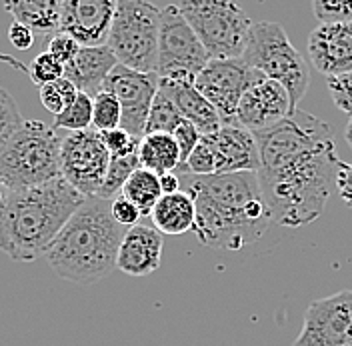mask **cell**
Here are the masks:
<instances>
[{
  "label": "cell",
  "instance_id": "obj_43",
  "mask_svg": "<svg viewBox=\"0 0 352 346\" xmlns=\"http://www.w3.org/2000/svg\"><path fill=\"white\" fill-rule=\"evenodd\" d=\"M344 136H346V142H349V147L352 149V116H351V120H349V125H346Z\"/></svg>",
  "mask_w": 352,
  "mask_h": 346
},
{
  "label": "cell",
  "instance_id": "obj_2",
  "mask_svg": "<svg viewBox=\"0 0 352 346\" xmlns=\"http://www.w3.org/2000/svg\"><path fill=\"white\" fill-rule=\"evenodd\" d=\"M186 193L197 206L192 233L204 246L242 250L261 240L274 224L256 173L190 176Z\"/></svg>",
  "mask_w": 352,
  "mask_h": 346
},
{
  "label": "cell",
  "instance_id": "obj_40",
  "mask_svg": "<svg viewBox=\"0 0 352 346\" xmlns=\"http://www.w3.org/2000/svg\"><path fill=\"white\" fill-rule=\"evenodd\" d=\"M8 41L19 50H28L34 44V32L28 30L26 26H22L21 22L14 21L8 28Z\"/></svg>",
  "mask_w": 352,
  "mask_h": 346
},
{
  "label": "cell",
  "instance_id": "obj_15",
  "mask_svg": "<svg viewBox=\"0 0 352 346\" xmlns=\"http://www.w3.org/2000/svg\"><path fill=\"white\" fill-rule=\"evenodd\" d=\"M114 0H65L60 8V32L80 46H104L114 19Z\"/></svg>",
  "mask_w": 352,
  "mask_h": 346
},
{
  "label": "cell",
  "instance_id": "obj_37",
  "mask_svg": "<svg viewBox=\"0 0 352 346\" xmlns=\"http://www.w3.org/2000/svg\"><path fill=\"white\" fill-rule=\"evenodd\" d=\"M173 138L176 140L178 151H180V164H184V162L188 160V156L192 154V151L198 147V142H200L202 134H200V132H198L190 122L182 120V122H180V127L175 130Z\"/></svg>",
  "mask_w": 352,
  "mask_h": 346
},
{
  "label": "cell",
  "instance_id": "obj_35",
  "mask_svg": "<svg viewBox=\"0 0 352 346\" xmlns=\"http://www.w3.org/2000/svg\"><path fill=\"white\" fill-rule=\"evenodd\" d=\"M80 48L82 46L65 32H56L54 36H50V41L46 44V52L50 56H54L63 66L70 65L76 58V54L80 52Z\"/></svg>",
  "mask_w": 352,
  "mask_h": 346
},
{
  "label": "cell",
  "instance_id": "obj_19",
  "mask_svg": "<svg viewBox=\"0 0 352 346\" xmlns=\"http://www.w3.org/2000/svg\"><path fill=\"white\" fill-rule=\"evenodd\" d=\"M118 66V61L109 46H82L76 58L65 66V78H68L78 92H85L88 96H96L110 72Z\"/></svg>",
  "mask_w": 352,
  "mask_h": 346
},
{
  "label": "cell",
  "instance_id": "obj_17",
  "mask_svg": "<svg viewBox=\"0 0 352 346\" xmlns=\"http://www.w3.org/2000/svg\"><path fill=\"white\" fill-rule=\"evenodd\" d=\"M217 156L219 174L258 173L261 154L252 132L239 125H222L219 132L202 136Z\"/></svg>",
  "mask_w": 352,
  "mask_h": 346
},
{
  "label": "cell",
  "instance_id": "obj_32",
  "mask_svg": "<svg viewBox=\"0 0 352 346\" xmlns=\"http://www.w3.org/2000/svg\"><path fill=\"white\" fill-rule=\"evenodd\" d=\"M312 10L320 24H352V0H314Z\"/></svg>",
  "mask_w": 352,
  "mask_h": 346
},
{
  "label": "cell",
  "instance_id": "obj_6",
  "mask_svg": "<svg viewBox=\"0 0 352 346\" xmlns=\"http://www.w3.org/2000/svg\"><path fill=\"white\" fill-rule=\"evenodd\" d=\"M242 61L263 76L278 83L290 96L292 112L307 94L310 70L302 54L288 41V34L278 22H256L250 26Z\"/></svg>",
  "mask_w": 352,
  "mask_h": 346
},
{
  "label": "cell",
  "instance_id": "obj_27",
  "mask_svg": "<svg viewBox=\"0 0 352 346\" xmlns=\"http://www.w3.org/2000/svg\"><path fill=\"white\" fill-rule=\"evenodd\" d=\"M92 127V96H88L85 92H78L76 100L68 107V109L54 116L52 129H65L70 132H85Z\"/></svg>",
  "mask_w": 352,
  "mask_h": 346
},
{
  "label": "cell",
  "instance_id": "obj_1",
  "mask_svg": "<svg viewBox=\"0 0 352 346\" xmlns=\"http://www.w3.org/2000/svg\"><path fill=\"white\" fill-rule=\"evenodd\" d=\"M254 138L261 154L256 174L274 222L286 228L314 222L327 206L340 162L332 127L298 109Z\"/></svg>",
  "mask_w": 352,
  "mask_h": 346
},
{
  "label": "cell",
  "instance_id": "obj_41",
  "mask_svg": "<svg viewBox=\"0 0 352 346\" xmlns=\"http://www.w3.org/2000/svg\"><path fill=\"white\" fill-rule=\"evenodd\" d=\"M158 180H160L162 195H175V193H180L182 182H180V176L176 173L162 174V176H158Z\"/></svg>",
  "mask_w": 352,
  "mask_h": 346
},
{
  "label": "cell",
  "instance_id": "obj_18",
  "mask_svg": "<svg viewBox=\"0 0 352 346\" xmlns=\"http://www.w3.org/2000/svg\"><path fill=\"white\" fill-rule=\"evenodd\" d=\"M162 235L146 224H136L126 230L120 242L116 268L129 277H148L158 270L162 260Z\"/></svg>",
  "mask_w": 352,
  "mask_h": 346
},
{
  "label": "cell",
  "instance_id": "obj_25",
  "mask_svg": "<svg viewBox=\"0 0 352 346\" xmlns=\"http://www.w3.org/2000/svg\"><path fill=\"white\" fill-rule=\"evenodd\" d=\"M184 118L170 100V96L158 87V92L154 96L153 109L146 120V134H175V130L180 127ZM144 134V136H146Z\"/></svg>",
  "mask_w": 352,
  "mask_h": 346
},
{
  "label": "cell",
  "instance_id": "obj_44",
  "mask_svg": "<svg viewBox=\"0 0 352 346\" xmlns=\"http://www.w3.org/2000/svg\"><path fill=\"white\" fill-rule=\"evenodd\" d=\"M349 346H352V340H351V343H349Z\"/></svg>",
  "mask_w": 352,
  "mask_h": 346
},
{
  "label": "cell",
  "instance_id": "obj_20",
  "mask_svg": "<svg viewBox=\"0 0 352 346\" xmlns=\"http://www.w3.org/2000/svg\"><path fill=\"white\" fill-rule=\"evenodd\" d=\"M160 88L170 96L180 116L190 122L202 136L219 132L222 127L219 112L198 92L195 83H176L160 78Z\"/></svg>",
  "mask_w": 352,
  "mask_h": 346
},
{
  "label": "cell",
  "instance_id": "obj_39",
  "mask_svg": "<svg viewBox=\"0 0 352 346\" xmlns=\"http://www.w3.org/2000/svg\"><path fill=\"white\" fill-rule=\"evenodd\" d=\"M334 186L342 198V202H346L352 208V164H346L342 160L338 162V173H336Z\"/></svg>",
  "mask_w": 352,
  "mask_h": 346
},
{
  "label": "cell",
  "instance_id": "obj_24",
  "mask_svg": "<svg viewBox=\"0 0 352 346\" xmlns=\"http://www.w3.org/2000/svg\"><path fill=\"white\" fill-rule=\"evenodd\" d=\"M122 196L131 200L132 204L140 210L142 217H148L154 210L156 202L162 198V188H160L158 174L151 173V171L140 166L129 178V182L124 184Z\"/></svg>",
  "mask_w": 352,
  "mask_h": 346
},
{
  "label": "cell",
  "instance_id": "obj_14",
  "mask_svg": "<svg viewBox=\"0 0 352 346\" xmlns=\"http://www.w3.org/2000/svg\"><path fill=\"white\" fill-rule=\"evenodd\" d=\"M288 114H292L288 92L278 83L263 78L244 92L236 109V125L261 134L280 125Z\"/></svg>",
  "mask_w": 352,
  "mask_h": 346
},
{
  "label": "cell",
  "instance_id": "obj_21",
  "mask_svg": "<svg viewBox=\"0 0 352 346\" xmlns=\"http://www.w3.org/2000/svg\"><path fill=\"white\" fill-rule=\"evenodd\" d=\"M154 228L160 235H184L188 230H195L197 224V206L192 196L186 191H180L175 195H162L151 213Z\"/></svg>",
  "mask_w": 352,
  "mask_h": 346
},
{
  "label": "cell",
  "instance_id": "obj_38",
  "mask_svg": "<svg viewBox=\"0 0 352 346\" xmlns=\"http://www.w3.org/2000/svg\"><path fill=\"white\" fill-rule=\"evenodd\" d=\"M110 210H112V218L120 224V226H124L126 230L132 228V226H136V224H140L138 220H140V210L132 204L129 198H124V196H116L114 200H112V204H110Z\"/></svg>",
  "mask_w": 352,
  "mask_h": 346
},
{
  "label": "cell",
  "instance_id": "obj_31",
  "mask_svg": "<svg viewBox=\"0 0 352 346\" xmlns=\"http://www.w3.org/2000/svg\"><path fill=\"white\" fill-rule=\"evenodd\" d=\"M178 174H190V176H214L219 174V162L217 156L210 149V144L200 138L198 147L192 151V154L188 156V160L184 164L178 166Z\"/></svg>",
  "mask_w": 352,
  "mask_h": 346
},
{
  "label": "cell",
  "instance_id": "obj_29",
  "mask_svg": "<svg viewBox=\"0 0 352 346\" xmlns=\"http://www.w3.org/2000/svg\"><path fill=\"white\" fill-rule=\"evenodd\" d=\"M122 110L120 102L114 94L107 90H100L92 98V129L96 132H109V130L120 129Z\"/></svg>",
  "mask_w": 352,
  "mask_h": 346
},
{
  "label": "cell",
  "instance_id": "obj_16",
  "mask_svg": "<svg viewBox=\"0 0 352 346\" xmlns=\"http://www.w3.org/2000/svg\"><path fill=\"white\" fill-rule=\"evenodd\" d=\"M308 54L327 78L352 72V24H320L308 36Z\"/></svg>",
  "mask_w": 352,
  "mask_h": 346
},
{
  "label": "cell",
  "instance_id": "obj_22",
  "mask_svg": "<svg viewBox=\"0 0 352 346\" xmlns=\"http://www.w3.org/2000/svg\"><path fill=\"white\" fill-rule=\"evenodd\" d=\"M4 8L34 34L48 36L60 32V8L63 2L58 0H16L4 2Z\"/></svg>",
  "mask_w": 352,
  "mask_h": 346
},
{
  "label": "cell",
  "instance_id": "obj_30",
  "mask_svg": "<svg viewBox=\"0 0 352 346\" xmlns=\"http://www.w3.org/2000/svg\"><path fill=\"white\" fill-rule=\"evenodd\" d=\"M38 94H41V102H43L44 109L48 110L50 114L58 116L76 100L78 88L63 76V78H58L54 83H48V85L38 88Z\"/></svg>",
  "mask_w": 352,
  "mask_h": 346
},
{
  "label": "cell",
  "instance_id": "obj_4",
  "mask_svg": "<svg viewBox=\"0 0 352 346\" xmlns=\"http://www.w3.org/2000/svg\"><path fill=\"white\" fill-rule=\"evenodd\" d=\"M110 204L98 196L87 198L46 250L44 259L60 279L90 284L116 268L126 228L112 218Z\"/></svg>",
  "mask_w": 352,
  "mask_h": 346
},
{
  "label": "cell",
  "instance_id": "obj_33",
  "mask_svg": "<svg viewBox=\"0 0 352 346\" xmlns=\"http://www.w3.org/2000/svg\"><path fill=\"white\" fill-rule=\"evenodd\" d=\"M22 122L24 118L21 116V110L16 107L14 98L10 96L8 90L0 87V147L14 130L21 129Z\"/></svg>",
  "mask_w": 352,
  "mask_h": 346
},
{
  "label": "cell",
  "instance_id": "obj_11",
  "mask_svg": "<svg viewBox=\"0 0 352 346\" xmlns=\"http://www.w3.org/2000/svg\"><path fill=\"white\" fill-rule=\"evenodd\" d=\"M263 78L266 76L242 58L210 61L197 76L195 87L219 112L222 125H236V109L244 92Z\"/></svg>",
  "mask_w": 352,
  "mask_h": 346
},
{
  "label": "cell",
  "instance_id": "obj_26",
  "mask_svg": "<svg viewBox=\"0 0 352 346\" xmlns=\"http://www.w3.org/2000/svg\"><path fill=\"white\" fill-rule=\"evenodd\" d=\"M138 169H140L138 152L131 154V156H124V158H110L109 173H107V178L102 182V188L98 193V198H104V200L112 202L116 196L122 195L124 184L129 182V178Z\"/></svg>",
  "mask_w": 352,
  "mask_h": 346
},
{
  "label": "cell",
  "instance_id": "obj_8",
  "mask_svg": "<svg viewBox=\"0 0 352 346\" xmlns=\"http://www.w3.org/2000/svg\"><path fill=\"white\" fill-rule=\"evenodd\" d=\"M176 6L197 32L210 61L242 58L252 22L239 4L224 0H190Z\"/></svg>",
  "mask_w": 352,
  "mask_h": 346
},
{
  "label": "cell",
  "instance_id": "obj_3",
  "mask_svg": "<svg viewBox=\"0 0 352 346\" xmlns=\"http://www.w3.org/2000/svg\"><path fill=\"white\" fill-rule=\"evenodd\" d=\"M85 200L63 176L8 193L0 210V250L14 262L43 259Z\"/></svg>",
  "mask_w": 352,
  "mask_h": 346
},
{
  "label": "cell",
  "instance_id": "obj_7",
  "mask_svg": "<svg viewBox=\"0 0 352 346\" xmlns=\"http://www.w3.org/2000/svg\"><path fill=\"white\" fill-rule=\"evenodd\" d=\"M160 10L144 0H118L110 26L109 46L118 65L156 74Z\"/></svg>",
  "mask_w": 352,
  "mask_h": 346
},
{
  "label": "cell",
  "instance_id": "obj_23",
  "mask_svg": "<svg viewBox=\"0 0 352 346\" xmlns=\"http://www.w3.org/2000/svg\"><path fill=\"white\" fill-rule=\"evenodd\" d=\"M138 160L142 169L158 176L176 173L180 166V151L173 134H146L138 147Z\"/></svg>",
  "mask_w": 352,
  "mask_h": 346
},
{
  "label": "cell",
  "instance_id": "obj_10",
  "mask_svg": "<svg viewBox=\"0 0 352 346\" xmlns=\"http://www.w3.org/2000/svg\"><path fill=\"white\" fill-rule=\"evenodd\" d=\"M110 154L100 132L94 129L70 132L60 144V173L85 198L98 196L107 178Z\"/></svg>",
  "mask_w": 352,
  "mask_h": 346
},
{
  "label": "cell",
  "instance_id": "obj_36",
  "mask_svg": "<svg viewBox=\"0 0 352 346\" xmlns=\"http://www.w3.org/2000/svg\"><path fill=\"white\" fill-rule=\"evenodd\" d=\"M329 92L334 100V105L342 110L344 114L352 116V72L344 76H334L327 80Z\"/></svg>",
  "mask_w": 352,
  "mask_h": 346
},
{
  "label": "cell",
  "instance_id": "obj_34",
  "mask_svg": "<svg viewBox=\"0 0 352 346\" xmlns=\"http://www.w3.org/2000/svg\"><path fill=\"white\" fill-rule=\"evenodd\" d=\"M100 136H102V142H104V147L109 151L110 158H124V156L136 154L138 147H140V140L131 136L126 130L122 129L100 132Z\"/></svg>",
  "mask_w": 352,
  "mask_h": 346
},
{
  "label": "cell",
  "instance_id": "obj_13",
  "mask_svg": "<svg viewBox=\"0 0 352 346\" xmlns=\"http://www.w3.org/2000/svg\"><path fill=\"white\" fill-rule=\"evenodd\" d=\"M352 340V290L310 303L292 346H349Z\"/></svg>",
  "mask_w": 352,
  "mask_h": 346
},
{
  "label": "cell",
  "instance_id": "obj_12",
  "mask_svg": "<svg viewBox=\"0 0 352 346\" xmlns=\"http://www.w3.org/2000/svg\"><path fill=\"white\" fill-rule=\"evenodd\" d=\"M160 87V78L151 72H136L126 66L118 65L107 78L102 90L116 96L122 110L120 129L131 136L142 140L146 134V120L153 109L154 96Z\"/></svg>",
  "mask_w": 352,
  "mask_h": 346
},
{
  "label": "cell",
  "instance_id": "obj_9",
  "mask_svg": "<svg viewBox=\"0 0 352 346\" xmlns=\"http://www.w3.org/2000/svg\"><path fill=\"white\" fill-rule=\"evenodd\" d=\"M208 63H210L208 52L198 41L192 26L180 14L178 6L170 4L162 8L156 76L162 80L195 83Z\"/></svg>",
  "mask_w": 352,
  "mask_h": 346
},
{
  "label": "cell",
  "instance_id": "obj_42",
  "mask_svg": "<svg viewBox=\"0 0 352 346\" xmlns=\"http://www.w3.org/2000/svg\"><path fill=\"white\" fill-rule=\"evenodd\" d=\"M6 196H8V188L4 186V182H2V178H0V210H2V206H4Z\"/></svg>",
  "mask_w": 352,
  "mask_h": 346
},
{
  "label": "cell",
  "instance_id": "obj_5",
  "mask_svg": "<svg viewBox=\"0 0 352 346\" xmlns=\"http://www.w3.org/2000/svg\"><path fill=\"white\" fill-rule=\"evenodd\" d=\"M63 138L43 120H24L0 147V178L8 193L46 184L60 173Z\"/></svg>",
  "mask_w": 352,
  "mask_h": 346
},
{
  "label": "cell",
  "instance_id": "obj_28",
  "mask_svg": "<svg viewBox=\"0 0 352 346\" xmlns=\"http://www.w3.org/2000/svg\"><path fill=\"white\" fill-rule=\"evenodd\" d=\"M0 61L10 63V65L22 68L24 72H28L30 80H32L38 88L44 87V85H48V83H54V80H58V78L65 76V66L60 65L54 56H50L46 50L41 52L38 56H34L30 66H21V63H16L12 56H2V54H0Z\"/></svg>",
  "mask_w": 352,
  "mask_h": 346
}]
</instances>
